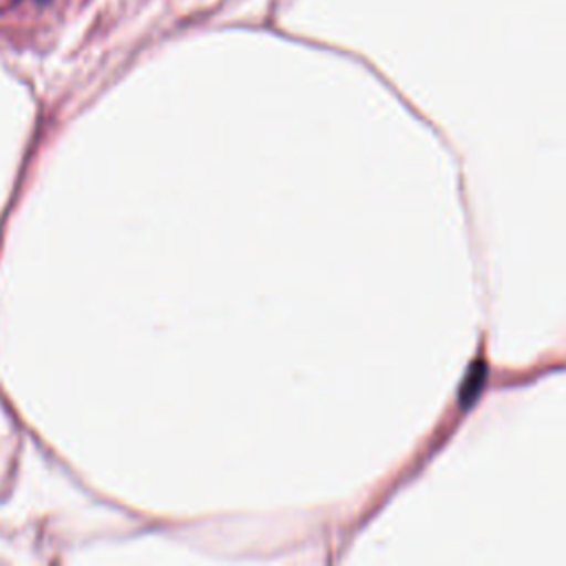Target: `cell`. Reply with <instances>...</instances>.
Segmentation results:
<instances>
[]
</instances>
